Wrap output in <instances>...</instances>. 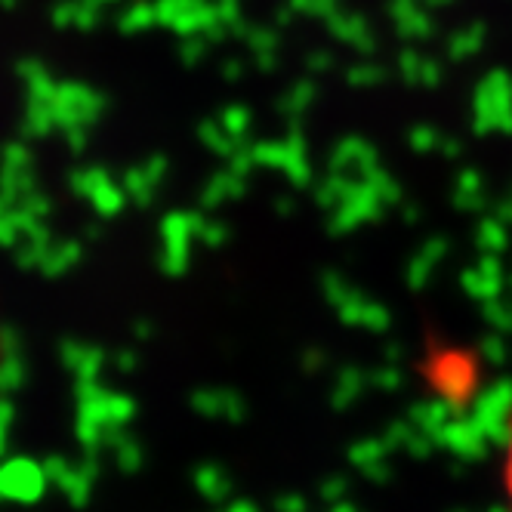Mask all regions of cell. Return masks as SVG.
Returning <instances> with one entry per match:
<instances>
[{
  "mask_svg": "<svg viewBox=\"0 0 512 512\" xmlns=\"http://www.w3.org/2000/svg\"><path fill=\"white\" fill-rule=\"evenodd\" d=\"M500 491H503L506 509L512 512V408H509V414H506L503 448H500Z\"/></svg>",
  "mask_w": 512,
  "mask_h": 512,
  "instance_id": "1",
  "label": "cell"
},
{
  "mask_svg": "<svg viewBox=\"0 0 512 512\" xmlns=\"http://www.w3.org/2000/svg\"><path fill=\"white\" fill-rule=\"evenodd\" d=\"M0 371H4V331H0Z\"/></svg>",
  "mask_w": 512,
  "mask_h": 512,
  "instance_id": "2",
  "label": "cell"
}]
</instances>
